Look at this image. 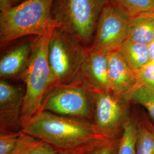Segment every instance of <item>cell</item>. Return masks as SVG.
<instances>
[{
  "label": "cell",
  "instance_id": "obj_1",
  "mask_svg": "<svg viewBox=\"0 0 154 154\" xmlns=\"http://www.w3.org/2000/svg\"><path fill=\"white\" fill-rule=\"evenodd\" d=\"M21 131L44 140L58 153L86 154L110 140L92 122L45 111L23 122Z\"/></svg>",
  "mask_w": 154,
  "mask_h": 154
},
{
  "label": "cell",
  "instance_id": "obj_15",
  "mask_svg": "<svg viewBox=\"0 0 154 154\" xmlns=\"http://www.w3.org/2000/svg\"><path fill=\"white\" fill-rule=\"evenodd\" d=\"M48 143L21 131L14 149L11 154H57Z\"/></svg>",
  "mask_w": 154,
  "mask_h": 154
},
{
  "label": "cell",
  "instance_id": "obj_23",
  "mask_svg": "<svg viewBox=\"0 0 154 154\" xmlns=\"http://www.w3.org/2000/svg\"><path fill=\"white\" fill-rule=\"evenodd\" d=\"M25 0H0L1 12L7 11L18 5Z\"/></svg>",
  "mask_w": 154,
  "mask_h": 154
},
{
  "label": "cell",
  "instance_id": "obj_16",
  "mask_svg": "<svg viewBox=\"0 0 154 154\" xmlns=\"http://www.w3.org/2000/svg\"><path fill=\"white\" fill-rule=\"evenodd\" d=\"M125 98L140 105L148 111L154 121V88L147 86H134Z\"/></svg>",
  "mask_w": 154,
  "mask_h": 154
},
{
  "label": "cell",
  "instance_id": "obj_22",
  "mask_svg": "<svg viewBox=\"0 0 154 154\" xmlns=\"http://www.w3.org/2000/svg\"><path fill=\"white\" fill-rule=\"evenodd\" d=\"M119 142L120 137L110 140L86 154H118Z\"/></svg>",
  "mask_w": 154,
  "mask_h": 154
},
{
  "label": "cell",
  "instance_id": "obj_24",
  "mask_svg": "<svg viewBox=\"0 0 154 154\" xmlns=\"http://www.w3.org/2000/svg\"><path fill=\"white\" fill-rule=\"evenodd\" d=\"M147 49L150 61H154V39L147 45Z\"/></svg>",
  "mask_w": 154,
  "mask_h": 154
},
{
  "label": "cell",
  "instance_id": "obj_8",
  "mask_svg": "<svg viewBox=\"0 0 154 154\" xmlns=\"http://www.w3.org/2000/svg\"><path fill=\"white\" fill-rule=\"evenodd\" d=\"M93 123L98 131L108 140H114L122 130L127 119L126 99L111 91L92 92Z\"/></svg>",
  "mask_w": 154,
  "mask_h": 154
},
{
  "label": "cell",
  "instance_id": "obj_3",
  "mask_svg": "<svg viewBox=\"0 0 154 154\" xmlns=\"http://www.w3.org/2000/svg\"><path fill=\"white\" fill-rule=\"evenodd\" d=\"M52 32L34 38L30 58L21 76L26 88L22 123L41 111L45 96L51 86L48 51Z\"/></svg>",
  "mask_w": 154,
  "mask_h": 154
},
{
  "label": "cell",
  "instance_id": "obj_11",
  "mask_svg": "<svg viewBox=\"0 0 154 154\" xmlns=\"http://www.w3.org/2000/svg\"><path fill=\"white\" fill-rule=\"evenodd\" d=\"M108 62L110 91L125 98L135 83V72L128 65L118 50L108 53Z\"/></svg>",
  "mask_w": 154,
  "mask_h": 154
},
{
  "label": "cell",
  "instance_id": "obj_13",
  "mask_svg": "<svg viewBox=\"0 0 154 154\" xmlns=\"http://www.w3.org/2000/svg\"><path fill=\"white\" fill-rule=\"evenodd\" d=\"M154 39V13L143 14L131 19L127 40L148 45Z\"/></svg>",
  "mask_w": 154,
  "mask_h": 154
},
{
  "label": "cell",
  "instance_id": "obj_21",
  "mask_svg": "<svg viewBox=\"0 0 154 154\" xmlns=\"http://www.w3.org/2000/svg\"><path fill=\"white\" fill-rule=\"evenodd\" d=\"M20 132H0V154H11Z\"/></svg>",
  "mask_w": 154,
  "mask_h": 154
},
{
  "label": "cell",
  "instance_id": "obj_20",
  "mask_svg": "<svg viewBox=\"0 0 154 154\" xmlns=\"http://www.w3.org/2000/svg\"><path fill=\"white\" fill-rule=\"evenodd\" d=\"M134 86H147L154 88V61H149L139 70L134 71Z\"/></svg>",
  "mask_w": 154,
  "mask_h": 154
},
{
  "label": "cell",
  "instance_id": "obj_12",
  "mask_svg": "<svg viewBox=\"0 0 154 154\" xmlns=\"http://www.w3.org/2000/svg\"><path fill=\"white\" fill-rule=\"evenodd\" d=\"M33 39L22 42L6 51L0 59V78L5 79L21 77L31 53Z\"/></svg>",
  "mask_w": 154,
  "mask_h": 154
},
{
  "label": "cell",
  "instance_id": "obj_17",
  "mask_svg": "<svg viewBox=\"0 0 154 154\" xmlns=\"http://www.w3.org/2000/svg\"><path fill=\"white\" fill-rule=\"evenodd\" d=\"M137 132L138 126L133 120L127 118L122 128L118 154H137Z\"/></svg>",
  "mask_w": 154,
  "mask_h": 154
},
{
  "label": "cell",
  "instance_id": "obj_25",
  "mask_svg": "<svg viewBox=\"0 0 154 154\" xmlns=\"http://www.w3.org/2000/svg\"><path fill=\"white\" fill-rule=\"evenodd\" d=\"M149 128L152 131V132H154V127L152 126H151L150 127H149Z\"/></svg>",
  "mask_w": 154,
  "mask_h": 154
},
{
  "label": "cell",
  "instance_id": "obj_9",
  "mask_svg": "<svg viewBox=\"0 0 154 154\" xmlns=\"http://www.w3.org/2000/svg\"><path fill=\"white\" fill-rule=\"evenodd\" d=\"M23 98L21 88L0 80V132L21 131Z\"/></svg>",
  "mask_w": 154,
  "mask_h": 154
},
{
  "label": "cell",
  "instance_id": "obj_10",
  "mask_svg": "<svg viewBox=\"0 0 154 154\" xmlns=\"http://www.w3.org/2000/svg\"><path fill=\"white\" fill-rule=\"evenodd\" d=\"M108 54L91 46L86 48L81 81L91 92L110 91L108 77Z\"/></svg>",
  "mask_w": 154,
  "mask_h": 154
},
{
  "label": "cell",
  "instance_id": "obj_14",
  "mask_svg": "<svg viewBox=\"0 0 154 154\" xmlns=\"http://www.w3.org/2000/svg\"><path fill=\"white\" fill-rule=\"evenodd\" d=\"M134 71H137L150 61L147 46L125 41L118 50Z\"/></svg>",
  "mask_w": 154,
  "mask_h": 154
},
{
  "label": "cell",
  "instance_id": "obj_18",
  "mask_svg": "<svg viewBox=\"0 0 154 154\" xmlns=\"http://www.w3.org/2000/svg\"><path fill=\"white\" fill-rule=\"evenodd\" d=\"M116 3L132 19L154 13V0H115Z\"/></svg>",
  "mask_w": 154,
  "mask_h": 154
},
{
  "label": "cell",
  "instance_id": "obj_4",
  "mask_svg": "<svg viewBox=\"0 0 154 154\" xmlns=\"http://www.w3.org/2000/svg\"><path fill=\"white\" fill-rule=\"evenodd\" d=\"M109 0H55L52 16L60 28L86 48L94 38L100 13Z\"/></svg>",
  "mask_w": 154,
  "mask_h": 154
},
{
  "label": "cell",
  "instance_id": "obj_19",
  "mask_svg": "<svg viewBox=\"0 0 154 154\" xmlns=\"http://www.w3.org/2000/svg\"><path fill=\"white\" fill-rule=\"evenodd\" d=\"M137 154H154V132L144 125H138Z\"/></svg>",
  "mask_w": 154,
  "mask_h": 154
},
{
  "label": "cell",
  "instance_id": "obj_2",
  "mask_svg": "<svg viewBox=\"0 0 154 154\" xmlns=\"http://www.w3.org/2000/svg\"><path fill=\"white\" fill-rule=\"evenodd\" d=\"M55 0H25L0 13V45L4 48L26 36L41 37L60 25L52 16Z\"/></svg>",
  "mask_w": 154,
  "mask_h": 154
},
{
  "label": "cell",
  "instance_id": "obj_26",
  "mask_svg": "<svg viewBox=\"0 0 154 154\" xmlns=\"http://www.w3.org/2000/svg\"><path fill=\"white\" fill-rule=\"evenodd\" d=\"M57 154H70V153H65V152H59V153H58Z\"/></svg>",
  "mask_w": 154,
  "mask_h": 154
},
{
  "label": "cell",
  "instance_id": "obj_5",
  "mask_svg": "<svg viewBox=\"0 0 154 154\" xmlns=\"http://www.w3.org/2000/svg\"><path fill=\"white\" fill-rule=\"evenodd\" d=\"M86 50V47L61 28L53 31L48 51L51 87L81 83V73Z\"/></svg>",
  "mask_w": 154,
  "mask_h": 154
},
{
  "label": "cell",
  "instance_id": "obj_7",
  "mask_svg": "<svg viewBox=\"0 0 154 154\" xmlns=\"http://www.w3.org/2000/svg\"><path fill=\"white\" fill-rule=\"evenodd\" d=\"M130 20L116 2L109 1L100 13L90 46L107 54L119 50L127 39Z\"/></svg>",
  "mask_w": 154,
  "mask_h": 154
},
{
  "label": "cell",
  "instance_id": "obj_6",
  "mask_svg": "<svg viewBox=\"0 0 154 154\" xmlns=\"http://www.w3.org/2000/svg\"><path fill=\"white\" fill-rule=\"evenodd\" d=\"M92 92L81 83L51 87L45 96L41 111L92 122Z\"/></svg>",
  "mask_w": 154,
  "mask_h": 154
}]
</instances>
